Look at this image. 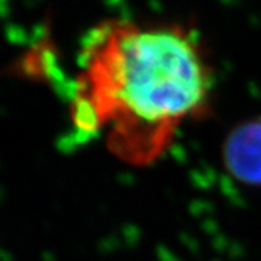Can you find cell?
I'll use <instances>...</instances> for the list:
<instances>
[{"mask_svg": "<svg viewBox=\"0 0 261 261\" xmlns=\"http://www.w3.org/2000/svg\"><path fill=\"white\" fill-rule=\"evenodd\" d=\"M224 163L235 180L261 186V118L244 122L229 134Z\"/></svg>", "mask_w": 261, "mask_h": 261, "instance_id": "cell-2", "label": "cell"}, {"mask_svg": "<svg viewBox=\"0 0 261 261\" xmlns=\"http://www.w3.org/2000/svg\"><path fill=\"white\" fill-rule=\"evenodd\" d=\"M70 116L75 135H103L113 155L147 166L209 106L214 75L195 34L176 23L109 19L79 51Z\"/></svg>", "mask_w": 261, "mask_h": 261, "instance_id": "cell-1", "label": "cell"}]
</instances>
